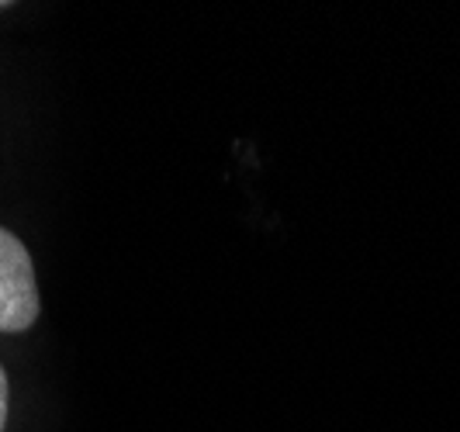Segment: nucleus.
I'll list each match as a JSON object with an SVG mask.
<instances>
[{
	"instance_id": "f257e3e1",
	"label": "nucleus",
	"mask_w": 460,
	"mask_h": 432,
	"mask_svg": "<svg viewBox=\"0 0 460 432\" xmlns=\"http://www.w3.org/2000/svg\"><path fill=\"white\" fill-rule=\"evenodd\" d=\"M42 315V295L35 280V263L22 239L0 228V332H28Z\"/></svg>"
},
{
	"instance_id": "f03ea898",
	"label": "nucleus",
	"mask_w": 460,
	"mask_h": 432,
	"mask_svg": "<svg viewBox=\"0 0 460 432\" xmlns=\"http://www.w3.org/2000/svg\"><path fill=\"white\" fill-rule=\"evenodd\" d=\"M7 415H11V384H7V370L0 366V432L7 429Z\"/></svg>"
}]
</instances>
